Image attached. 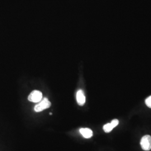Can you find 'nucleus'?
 Returning <instances> with one entry per match:
<instances>
[{
    "mask_svg": "<svg viewBox=\"0 0 151 151\" xmlns=\"http://www.w3.org/2000/svg\"><path fill=\"white\" fill-rule=\"evenodd\" d=\"M145 103L148 108H151V96L146 99Z\"/></svg>",
    "mask_w": 151,
    "mask_h": 151,
    "instance_id": "0eeeda50",
    "label": "nucleus"
},
{
    "mask_svg": "<svg viewBox=\"0 0 151 151\" xmlns=\"http://www.w3.org/2000/svg\"><path fill=\"white\" fill-rule=\"evenodd\" d=\"M51 106V103L49 101L48 99L46 97L44 98L43 100H41L40 103H39L35 105L34 108V110L36 112H40L44 110L50 108Z\"/></svg>",
    "mask_w": 151,
    "mask_h": 151,
    "instance_id": "f257e3e1",
    "label": "nucleus"
},
{
    "mask_svg": "<svg viewBox=\"0 0 151 151\" xmlns=\"http://www.w3.org/2000/svg\"><path fill=\"white\" fill-rule=\"evenodd\" d=\"M76 99L77 103L79 105L83 106L85 104L86 101V98L84 95V92L82 90H79L77 92Z\"/></svg>",
    "mask_w": 151,
    "mask_h": 151,
    "instance_id": "20e7f679",
    "label": "nucleus"
},
{
    "mask_svg": "<svg viewBox=\"0 0 151 151\" xmlns=\"http://www.w3.org/2000/svg\"><path fill=\"white\" fill-rule=\"evenodd\" d=\"M113 127L112 126L111 123H108V124H105L103 127V129L104 130V132H106V133L110 132L113 129Z\"/></svg>",
    "mask_w": 151,
    "mask_h": 151,
    "instance_id": "423d86ee",
    "label": "nucleus"
},
{
    "mask_svg": "<svg viewBox=\"0 0 151 151\" xmlns=\"http://www.w3.org/2000/svg\"><path fill=\"white\" fill-rule=\"evenodd\" d=\"M80 132L82 136L85 138H90L93 135V132L89 128H81Z\"/></svg>",
    "mask_w": 151,
    "mask_h": 151,
    "instance_id": "39448f33",
    "label": "nucleus"
},
{
    "mask_svg": "<svg viewBox=\"0 0 151 151\" xmlns=\"http://www.w3.org/2000/svg\"><path fill=\"white\" fill-rule=\"evenodd\" d=\"M119 120L118 119H114V120L111 121V122L110 123L112 125L113 128H115V127H116L119 124Z\"/></svg>",
    "mask_w": 151,
    "mask_h": 151,
    "instance_id": "6e6552de",
    "label": "nucleus"
},
{
    "mask_svg": "<svg viewBox=\"0 0 151 151\" xmlns=\"http://www.w3.org/2000/svg\"><path fill=\"white\" fill-rule=\"evenodd\" d=\"M43 99L42 93L38 90H34L30 93L28 97V100L33 103L40 102Z\"/></svg>",
    "mask_w": 151,
    "mask_h": 151,
    "instance_id": "7ed1b4c3",
    "label": "nucleus"
},
{
    "mask_svg": "<svg viewBox=\"0 0 151 151\" xmlns=\"http://www.w3.org/2000/svg\"><path fill=\"white\" fill-rule=\"evenodd\" d=\"M140 146L144 151L151 150V136L146 135L143 136L140 140Z\"/></svg>",
    "mask_w": 151,
    "mask_h": 151,
    "instance_id": "f03ea898",
    "label": "nucleus"
}]
</instances>
